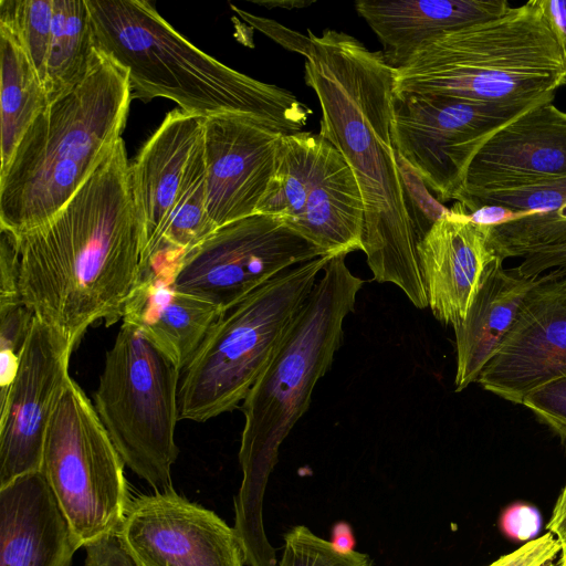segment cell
<instances>
[{"mask_svg": "<svg viewBox=\"0 0 566 566\" xmlns=\"http://www.w3.org/2000/svg\"><path fill=\"white\" fill-rule=\"evenodd\" d=\"M522 405L566 447V377L536 389Z\"/></svg>", "mask_w": 566, "mask_h": 566, "instance_id": "obj_32", "label": "cell"}, {"mask_svg": "<svg viewBox=\"0 0 566 566\" xmlns=\"http://www.w3.org/2000/svg\"><path fill=\"white\" fill-rule=\"evenodd\" d=\"M256 213L280 218L325 255L363 251L358 182L344 156L319 134L282 136L274 177Z\"/></svg>", "mask_w": 566, "mask_h": 566, "instance_id": "obj_10", "label": "cell"}, {"mask_svg": "<svg viewBox=\"0 0 566 566\" xmlns=\"http://www.w3.org/2000/svg\"><path fill=\"white\" fill-rule=\"evenodd\" d=\"M203 118L176 108L166 114L130 164L134 199L144 237L142 273L153 261Z\"/></svg>", "mask_w": 566, "mask_h": 566, "instance_id": "obj_19", "label": "cell"}, {"mask_svg": "<svg viewBox=\"0 0 566 566\" xmlns=\"http://www.w3.org/2000/svg\"><path fill=\"white\" fill-rule=\"evenodd\" d=\"M207 209L202 137L186 165L177 197L163 229L157 252L143 272L172 269L179 258L216 231Z\"/></svg>", "mask_w": 566, "mask_h": 566, "instance_id": "obj_26", "label": "cell"}, {"mask_svg": "<svg viewBox=\"0 0 566 566\" xmlns=\"http://www.w3.org/2000/svg\"><path fill=\"white\" fill-rule=\"evenodd\" d=\"M124 461L72 378L50 421L40 472L80 547L116 533L132 502Z\"/></svg>", "mask_w": 566, "mask_h": 566, "instance_id": "obj_9", "label": "cell"}, {"mask_svg": "<svg viewBox=\"0 0 566 566\" xmlns=\"http://www.w3.org/2000/svg\"><path fill=\"white\" fill-rule=\"evenodd\" d=\"M355 8L381 43L385 62L397 70L426 42L512 7L506 0H359Z\"/></svg>", "mask_w": 566, "mask_h": 566, "instance_id": "obj_21", "label": "cell"}, {"mask_svg": "<svg viewBox=\"0 0 566 566\" xmlns=\"http://www.w3.org/2000/svg\"><path fill=\"white\" fill-rule=\"evenodd\" d=\"M53 0H1L0 21L8 23L31 59L43 85L53 29Z\"/></svg>", "mask_w": 566, "mask_h": 566, "instance_id": "obj_28", "label": "cell"}, {"mask_svg": "<svg viewBox=\"0 0 566 566\" xmlns=\"http://www.w3.org/2000/svg\"><path fill=\"white\" fill-rule=\"evenodd\" d=\"M566 377V270L542 274L476 382L515 405Z\"/></svg>", "mask_w": 566, "mask_h": 566, "instance_id": "obj_15", "label": "cell"}, {"mask_svg": "<svg viewBox=\"0 0 566 566\" xmlns=\"http://www.w3.org/2000/svg\"><path fill=\"white\" fill-rule=\"evenodd\" d=\"M284 539L279 566H371L367 554L356 551L342 553L303 525L292 528Z\"/></svg>", "mask_w": 566, "mask_h": 566, "instance_id": "obj_29", "label": "cell"}, {"mask_svg": "<svg viewBox=\"0 0 566 566\" xmlns=\"http://www.w3.org/2000/svg\"><path fill=\"white\" fill-rule=\"evenodd\" d=\"M552 566H566V560L558 558Z\"/></svg>", "mask_w": 566, "mask_h": 566, "instance_id": "obj_44", "label": "cell"}, {"mask_svg": "<svg viewBox=\"0 0 566 566\" xmlns=\"http://www.w3.org/2000/svg\"><path fill=\"white\" fill-rule=\"evenodd\" d=\"M331 256L282 342L243 400L244 427L239 460L243 482L235 504L237 523L261 525L260 500L279 447L306 412L312 391L329 368L354 310L363 280Z\"/></svg>", "mask_w": 566, "mask_h": 566, "instance_id": "obj_5", "label": "cell"}, {"mask_svg": "<svg viewBox=\"0 0 566 566\" xmlns=\"http://www.w3.org/2000/svg\"><path fill=\"white\" fill-rule=\"evenodd\" d=\"M538 3L566 66V0H538Z\"/></svg>", "mask_w": 566, "mask_h": 566, "instance_id": "obj_39", "label": "cell"}, {"mask_svg": "<svg viewBox=\"0 0 566 566\" xmlns=\"http://www.w3.org/2000/svg\"><path fill=\"white\" fill-rule=\"evenodd\" d=\"M53 8L44 77L49 103L82 82L98 53L86 0H53Z\"/></svg>", "mask_w": 566, "mask_h": 566, "instance_id": "obj_25", "label": "cell"}, {"mask_svg": "<svg viewBox=\"0 0 566 566\" xmlns=\"http://www.w3.org/2000/svg\"><path fill=\"white\" fill-rule=\"evenodd\" d=\"M255 3H258L260 6H264L268 9H273L276 7H281L283 9H294V8L307 7V6L312 4L313 1L306 2V1H293V0H289V1H273L272 0V1H255Z\"/></svg>", "mask_w": 566, "mask_h": 566, "instance_id": "obj_43", "label": "cell"}, {"mask_svg": "<svg viewBox=\"0 0 566 566\" xmlns=\"http://www.w3.org/2000/svg\"><path fill=\"white\" fill-rule=\"evenodd\" d=\"M136 566H243L235 528L172 488L133 499L116 531Z\"/></svg>", "mask_w": 566, "mask_h": 566, "instance_id": "obj_14", "label": "cell"}, {"mask_svg": "<svg viewBox=\"0 0 566 566\" xmlns=\"http://www.w3.org/2000/svg\"><path fill=\"white\" fill-rule=\"evenodd\" d=\"M231 8L244 21H247L258 30L264 32L265 34L271 36L273 40H275L290 51H294L302 54L306 44L308 43V36L303 35L302 33L286 29L283 25L275 23L274 21L266 20L248 13L232 4Z\"/></svg>", "mask_w": 566, "mask_h": 566, "instance_id": "obj_37", "label": "cell"}, {"mask_svg": "<svg viewBox=\"0 0 566 566\" xmlns=\"http://www.w3.org/2000/svg\"><path fill=\"white\" fill-rule=\"evenodd\" d=\"M20 258L13 233L1 229L0 307L23 303L20 290Z\"/></svg>", "mask_w": 566, "mask_h": 566, "instance_id": "obj_33", "label": "cell"}, {"mask_svg": "<svg viewBox=\"0 0 566 566\" xmlns=\"http://www.w3.org/2000/svg\"><path fill=\"white\" fill-rule=\"evenodd\" d=\"M333 546L342 552H353L355 546V537L352 527L345 522H338L333 527L332 542Z\"/></svg>", "mask_w": 566, "mask_h": 566, "instance_id": "obj_42", "label": "cell"}, {"mask_svg": "<svg viewBox=\"0 0 566 566\" xmlns=\"http://www.w3.org/2000/svg\"><path fill=\"white\" fill-rule=\"evenodd\" d=\"M542 275L523 276L494 256L486 265L462 322L453 326L457 347L455 391L478 380L513 325L527 293Z\"/></svg>", "mask_w": 566, "mask_h": 566, "instance_id": "obj_22", "label": "cell"}, {"mask_svg": "<svg viewBox=\"0 0 566 566\" xmlns=\"http://www.w3.org/2000/svg\"><path fill=\"white\" fill-rule=\"evenodd\" d=\"M546 528L547 532L555 535L560 544L562 551L558 557L566 560V484L555 503L552 517Z\"/></svg>", "mask_w": 566, "mask_h": 566, "instance_id": "obj_41", "label": "cell"}, {"mask_svg": "<svg viewBox=\"0 0 566 566\" xmlns=\"http://www.w3.org/2000/svg\"><path fill=\"white\" fill-rule=\"evenodd\" d=\"M516 269L526 277L542 275L548 270H566V242L544 248L525 256Z\"/></svg>", "mask_w": 566, "mask_h": 566, "instance_id": "obj_38", "label": "cell"}, {"mask_svg": "<svg viewBox=\"0 0 566 566\" xmlns=\"http://www.w3.org/2000/svg\"><path fill=\"white\" fill-rule=\"evenodd\" d=\"M527 214L530 213L515 211L497 205H485L468 213L472 222L488 228L496 227Z\"/></svg>", "mask_w": 566, "mask_h": 566, "instance_id": "obj_40", "label": "cell"}, {"mask_svg": "<svg viewBox=\"0 0 566 566\" xmlns=\"http://www.w3.org/2000/svg\"><path fill=\"white\" fill-rule=\"evenodd\" d=\"M97 49L127 70L133 97H165L207 118L242 115L284 135L312 111L290 91L252 78L202 52L145 0H86Z\"/></svg>", "mask_w": 566, "mask_h": 566, "instance_id": "obj_3", "label": "cell"}, {"mask_svg": "<svg viewBox=\"0 0 566 566\" xmlns=\"http://www.w3.org/2000/svg\"><path fill=\"white\" fill-rule=\"evenodd\" d=\"M34 316L23 303L0 307V400L15 378Z\"/></svg>", "mask_w": 566, "mask_h": 566, "instance_id": "obj_30", "label": "cell"}, {"mask_svg": "<svg viewBox=\"0 0 566 566\" xmlns=\"http://www.w3.org/2000/svg\"><path fill=\"white\" fill-rule=\"evenodd\" d=\"M329 258L284 270L222 314L184 368L180 419L205 422L244 400Z\"/></svg>", "mask_w": 566, "mask_h": 566, "instance_id": "obj_7", "label": "cell"}, {"mask_svg": "<svg viewBox=\"0 0 566 566\" xmlns=\"http://www.w3.org/2000/svg\"><path fill=\"white\" fill-rule=\"evenodd\" d=\"M78 548L40 471L0 488V566H71Z\"/></svg>", "mask_w": 566, "mask_h": 566, "instance_id": "obj_20", "label": "cell"}, {"mask_svg": "<svg viewBox=\"0 0 566 566\" xmlns=\"http://www.w3.org/2000/svg\"><path fill=\"white\" fill-rule=\"evenodd\" d=\"M488 242L503 261L523 259L538 250L566 242V201L549 211L532 212L520 219L488 228Z\"/></svg>", "mask_w": 566, "mask_h": 566, "instance_id": "obj_27", "label": "cell"}, {"mask_svg": "<svg viewBox=\"0 0 566 566\" xmlns=\"http://www.w3.org/2000/svg\"><path fill=\"white\" fill-rule=\"evenodd\" d=\"M566 177V112L541 103L500 128L480 148L455 201Z\"/></svg>", "mask_w": 566, "mask_h": 566, "instance_id": "obj_17", "label": "cell"}, {"mask_svg": "<svg viewBox=\"0 0 566 566\" xmlns=\"http://www.w3.org/2000/svg\"><path fill=\"white\" fill-rule=\"evenodd\" d=\"M308 32L305 83L321 107L319 135L344 156L365 208L363 251L374 280L400 287L418 308L428 296L394 140L395 70L381 52L326 29Z\"/></svg>", "mask_w": 566, "mask_h": 566, "instance_id": "obj_1", "label": "cell"}, {"mask_svg": "<svg viewBox=\"0 0 566 566\" xmlns=\"http://www.w3.org/2000/svg\"><path fill=\"white\" fill-rule=\"evenodd\" d=\"M394 104L396 149L441 203L457 199L484 143L534 107L432 95H395Z\"/></svg>", "mask_w": 566, "mask_h": 566, "instance_id": "obj_12", "label": "cell"}, {"mask_svg": "<svg viewBox=\"0 0 566 566\" xmlns=\"http://www.w3.org/2000/svg\"><path fill=\"white\" fill-rule=\"evenodd\" d=\"M76 343L34 316L15 378L0 400V488L41 470L45 434Z\"/></svg>", "mask_w": 566, "mask_h": 566, "instance_id": "obj_13", "label": "cell"}, {"mask_svg": "<svg viewBox=\"0 0 566 566\" xmlns=\"http://www.w3.org/2000/svg\"><path fill=\"white\" fill-rule=\"evenodd\" d=\"M0 171L10 164L22 136L50 104L45 87L12 28L0 21Z\"/></svg>", "mask_w": 566, "mask_h": 566, "instance_id": "obj_24", "label": "cell"}, {"mask_svg": "<svg viewBox=\"0 0 566 566\" xmlns=\"http://www.w3.org/2000/svg\"><path fill=\"white\" fill-rule=\"evenodd\" d=\"M133 98L127 70L98 50L84 80L34 118L0 171V229L19 235L53 218L122 138Z\"/></svg>", "mask_w": 566, "mask_h": 566, "instance_id": "obj_4", "label": "cell"}, {"mask_svg": "<svg viewBox=\"0 0 566 566\" xmlns=\"http://www.w3.org/2000/svg\"><path fill=\"white\" fill-rule=\"evenodd\" d=\"M421 273L433 316L452 327L462 322L486 265L495 254L485 227L472 222L457 202L418 245Z\"/></svg>", "mask_w": 566, "mask_h": 566, "instance_id": "obj_18", "label": "cell"}, {"mask_svg": "<svg viewBox=\"0 0 566 566\" xmlns=\"http://www.w3.org/2000/svg\"><path fill=\"white\" fill-rule=\"evenodd\" d=\"M539 512L527 504L511 505L501 517L502 531L516 541L533 539L541 528Z\"/></svg>", "mask_w": 566, "mask_h": 566, "instance_id": "obj_36", "label": "cell"}, {"mask_svg": "<svg viewBox=\"0 0 566 566\" xmlns=\"http://www.w3.org/2000/svg\"><path fill=\"white\" fill-rule=\"evenodd\" d=\"M124 139L44 224L14 235L23 304L76 344L123 319L142 276L144 237Z\"/></svg>", "mask_w": 566, "mask_h": 566, "instance_id": "obj_2", "label": "cell"}, {"mask_svg": "<svg viewBox=\"0 0 566 566\" xmlns=\"http://www.w3.org/2000/svg\"><path fill=\"white\" fill-rule=\"evenodd\" d=\"M397 163L410 213L422 240L432 224L449 212V208L444 207L443 203L434 198L423 179L398 151Z\"/></svg>", "mask_w": 566, "mask_h": 566, "instance_id": "obj_31", "label": "cell"}, {"mask_svg": "<svg viewBox=\"0 0 566 566\" xmlns=\"http://www.w3.org/2000/svg\"><path fill=\"white\" fill-rule=\"evenodd\" d=\"M566 84L560 49L538 0L443 33L395 70V95H432L503 106L553 101Z\"/></svg>", "mask_w": 566, "mask_h": 566, "instance_id": "obj_6", "label": "cell"}, {"mask_svg": "<svg viewBox=\"0 0 566 566\" xmlns=\"http://www.w3.org/2000/svg\"><path fill=\"white\" fill-rule=\"evenodd\" d=\"M283 135L249 116L203 118L207 209L217 229L258 212L274 177Z\"/></svg>", "mask_w": 566, "mask_h": 566, "instance_id": "obj_16", "label": "cell"}, {"mask_svg": "<svg viewBox=\"0 0 566 566\" xmlns=\"http://www.w3.org/2000/svg\"><path fill=\"white\" fill-rule=\"evenodd\" d=\"M222 314L216 305L174 290L167 277L145 274L126 302L123 322L136 326L181 370Z\"/></svg>", "mask_w": 566, "mask_h": 566, "instance_id": "obj_23", "label": "cell"}, {"mask_svg": "<svg viewBox=\"0 0 566 566\" xmlns=\"http://www.w3.org/2000/svg\"><path fill=\"white\" fill-rule=\"evenodd\" d=\"M560 544L551 532L531 539L489 566H552L560 554Z\"/></svg>", "mask_w": 566, "mask_h": 566, "instance_id": "obj_34", "label": "cell"}, {"mask_svg": "<svg viewBox=\"0 0 566 566\" xmlns=\"http://www.w3.org/2000/svg\"><path fill=\"white\" fill-rule=\"evenodd\" d=\"M179 371L136 326L123 322L93 396L125 465L156 491L170 488L179 453L175 441Z\"/></svg>", "mask_w": 566, "mask_h": 566, "instance_id": "obj_8", "label": "cell"}, {"mask_svg": "<svg viewBox=\"0 0 566 566\" xmlns=\"http://www.w3.org/2000/svg\"><path fill=\"white\" fill-rule=\"evenodd\" d=\"M325 254L280 218L255 213L224 224L177 261L170 286L228 312L294 265Z\"/></svg>", "mask_w": 566, "mask_h": 566, "instance_id": "obj_11", "label": "cell"}, {"mask_svg": "<svg viewBox=\"0 0 566 566\" xmlns=\"http://www.w3.org/2000/svg\"><path fill=\"white\" fill-rule=\"evenodd\" d=\"M83 566H136L116 533L85 545Z\"/></svg>", "mask_w": 566, "mask_h": 566, "instance_id": "obj_35", "label": "cell"}]
</instances>
